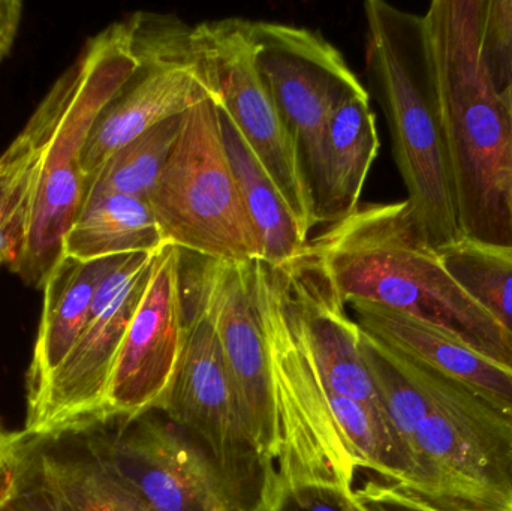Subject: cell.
Listing matches in <instances>:
<instances>
[{
    "label": "cell",
    "instance_id": "obj_7",
    "mask_svg": "<svg viewBox=\"0 0 512 511\" xmlns=\"http://www.w3.org/2000/svg\"><path fill=\"white\" fill-rule=\"evenodd\" d=\"M147 201L165 246L227 263L262 261L210 93L183 116Z\"/></svg>",
    "mask_w": 512,
    "mask_h": 511
},
{
    "label": "cell",
    "instance_id": "obj_28",
    "mask_svg": "<svg viewBox=\"0 0 512 511\" xmlns=\"http://www.w3.org/2000/svg\"><path fill=\"white\" fill-rule=\"evenodd\" d=\"M0 511H71L59 495L54 494L47 486H30L18 489L17 494L0 509Z\"/></svg>",
    "mask_w": 512,
    "mask_h": 511
},
{
    "label": "cell",
    "instance_id": "obj_6",
    "mask_svg": "<svg viewBox=\"0 0 512 511\" xmlns=\"http://www.w3.org/2000/svg\"><path fill=\"white\" fill-rule=\"evenodd\" d=\"M74 90L45 147L23 254L12 272L42 290L63 254L65 236L77 218L87 179L83 153L99 114L138 69L128 18L92 36L74 62Z\"/></svg>",
    "mask_w": 512,
    "mask_h": 511
},
{
    "label": "cell",
    "instance_id": "obj_22",
    "mask_svg": "<svg viewBox=\"0 0 512 511\" xmlns=\"http://www.w3.org/2000/svg\"><path fill=\"white\" fill-rule=\"evenodd\" d=\"M38 480L71 511H156L131 483L89 452L86 456L44 453Z\"/></svg>",
    "mask_w": 512,
    "mask_h": 511
},
{
    "label": "cell",
    "instance_id": "obj_5",
    "mask_svg": "<svg viewBox=\"0 0 512 511\" xmlns=\"http://www.w3.org/2000/svg\"><path fill=\"white\" fill-rule=\"evenodd\" d=\"M366 68L387 117L409 207L436 251L462 239L423 15L367 0Z\"/></svg>",
    "mask_w": 512,
    "mask_h": 511
},
{
    "label": "cell",
    "instance_id": "obj_23",
    "mask_svg": "<svg viewBox=\"0 0 512 511\" xmlns=\"http://www.w3.org/2000/svg\"><path fill=\"white\" fill-rule=\"evenodd\" d=\"M438 254L454 281L512 339V249L460 239Z\"/></svg>",
    "mask_w": 512,
    "mask_h": 511
},
{
    "label": "cell",
    "instance_id": "obj_12",
    "mask_svg": "<svg viewBox=\"0 0 512 511\" xmlns=\"http://www.w3.org/2000/svg\"><path fill=\"white\" fill-rule=\"evenodd\" d=\"M256 65L294 141L310 189L321 171L325 129L340 105L367 89L322 33L254 21Z\"/></svg>",
    "mask_w": 512,
    "mask_h": 511
},
{
    "label": "cell",
    "instance_id": "obj_20",
    "mask_svg": "<svg viewBox=\"0 0 512 511\" xmlns=\"http://www.w3.org/2000/svg\"><path fill=\"white\" fill-rule=\"evenodd\" d=\"M216 104V102H215ZM225 149L239 183L243 203L262 246V261L271 267L285 266L309 245L270 174L265 170L227 113L216 104Z\"/></svg>",
    "mask_w": 512,
    "mask_h": 511
},
{
    "label": "cell",
    "instance_id": "obj_18",
    "mask_svg": "<svg viewBox=\"0 0 512 511\" xmlns=\"http://www.w3.org/2000/svg\"><path fill=\"white\" fill-rule=\"evenodd\" d=\"M75 78L77 68L72 63L0 155V266L9 270L23 254L42 156L71 98Z\"/></svg>",
    "mask_w": 512,
    "mask_h": 511
},
{
    "label": "cell",
    "instance_id": "obj_13",
    "mask_svg": "<svg viewBox=\"0 0 512 511\" xmlns=\"http://www.w3.org/2000/svg\"><path fill=\"white\" fill-rule=\"evenodd\" d=\"M90 455L110 465L156 511H248L242 488L173 423L152 413L93 437Z\"/></svg>",
    "mask_w": 512,
    "mask_h": 511
},
{
    "label": "cell",
    "instance_id": "obj_14",
    "mask_svg": "<svg viewBox=\"0 0 512 511\" xmlns=\"http://www.w3.org/2000/svg\"><path fill=\"white\" fill-rule=\"evenodd\" d=\"M182 251L164 246L152 278L129 324L111 375L108 423L132 422L162 411L182 360L186 341Z\"/></svg>",
    "mask_w": 512,
    "mask_h": 511
},
{
    "label": "cell",
    "instance_id": "obj_24",
    "mask_svg": "<svg viewBox=\"0 0 512 511\" xmlns=\"http://www.w3.org/2000/svg\"><path fill=\"white\" fill-rule=\"evenodd\" d=\"M183 116L159 123L117 150L90 177L86 195L119 194L149 200L179 137Z\"/></svg>",
    "mask_w": 512,
    "mask_h": 511
},
{
    "label": "cell",
    "instance_id": "obj_29",
    "mask_svg": "<svg viewBox=\"0 0 512 511\" xmlns=\"http://www.w3.org/2000/svg\"><path fill=\"white\" fill-rule=\"evenodd\" d=\"M23 18L20 0H0V63L11 53Z\"/></svg>",
    "mask_w": 512,
    "mask_h": 511
},
{
    "label": "cell",
    "instance_id": "obj_1",
    "mask_svg": "<svg viewBox=\"0 0 512 511\" xmlns=\"http://www.w3.org/2000/svg\"><path fill=\"white\" fill-rule=\"evenodd\" d=\"M361 347L417 474L403 491L439 511H512V414L364 332Z\"/></svg>",
    "mask_w": 512,
    "mask_h": 511
},
{
    "label": "cell",
    "instance_id": "obj_19",
    "mask_svg": "<svg viewBox=\"0 0 512 511\" xmlns=\"http://www.w3.org/2000/svg\"><path fill=\"white\" fill-rule=\"evenodd\" d=\"M379 147L369 92L352 96L337 108L325 129L321 171L313 191L316 227L336 224L360 207Z\"/></svg>",
    "mask_w": 512,
    "mask_h": 511
},
{
    "label": "cell",
    "instance_id": "obj_3",
    "mask_svg": "<svg viewBox=\"0 0 512 511\" xmlns=\"http://www.w3.org/2000/svg\"><path fill=\"white\" fill-rule=\"evenodd\" d=\"M486 0H435L423 15L462 239L512 249V89L483 48Z\"/></svg>",
    "mask_w": 512,
    "mask_h": 511
},
{
    "label": "cell",
    "instance_id": "obj_27",
    "mask_svg": "<svg viewBox=\"0 0 512 511\" xmlns=\"http://www.w3.org/2000/svg\"><path fill=\"white\" fill-rule=\"evenodd\" d=\"M26 434L0 431V509L17 494Z\"/></svg>",
    "mask_w": 512,
    "mask_h": 511
},
{
    "label": "cell",
    "instance_id": "obj_10",
    "mask_svg": "<svg viewBox=\"0 0 512 511\" xmlns=\"http://www.w3.org/2000/svg\"><path fill=\"white\" fill-rule=\"evenodd\" d=\"M128 20L138 69L90 132L83 153L87 182L117 150L209 95L192 48V27L152 12H135Z\"/></svg>",
    "mask_w": 512,
    "mask_h": 511
},
{
    "label": "cell",
    "instance_id": "obj_26",
    "mask_svg": "<svg viewBox=\"0 0 512 511\" xmlns=\"http://www.w3.org/2000/svg\"><path fill=\"white\" fill-rule=\"evenodd\" d=\"M354 495L366 511H439L385 480H367L360 488H354Z\"/></svg>",
    "mask_w": 512,
    "mask_h": 511
},
{
    "label": "cell",
    "instance_id": "obj_8",
    "mask_svg": "<svg viewBox=\"0 0 512 511\" xmlns=\"http://www.w3.org/2000/svg\"><path fill=\"white\" fill-rule=\"evenodd\" d=\"M192 48L207 92L233 120L309 236L316 227L312 189L256 65L254 21L233 17L197 24Z\"/></svg>",
    "mask_w": 512,
    "mask_h": 511
},
{
    "label": "cell",
    "instance_id": "obj_4",
    "mask_svg": "<svg viewBox=\"0 0 512 511\" xmlns=\"http://www.w3.org/2000/svg\"><path fill=\"white\" fill-rule=\"evenodd\" d=\"M307 248L346 306L372 303L417 318L512 371V339L447 272L408 201L360 206Z\"/></svg>",
    "mask_w": 512,
    "mask_h": 511
},
{
    "label": "cell",
    "instance_id": "obj_9",
    "mask_svg": "<svg viewBox=\"0 0 512 511\" xmlns=\"http://www.w3.org/2000/svg\"><path fill=\"white\" fill-rule=\"evenodd\" d=\"M156 254L128 255L99 285L80 341L41 404L26 414V437L57 440L107 425L111 375L152 278Z\"/></svg>",
    "mask_w": 512,
    "mask_h": 511
},
{
    "label": "cell",
    "instance_id": "obj_25",
    "mask_svg": "<svg viewBox=\"0 0 512 511\" xmlns=\"http://www.w3.org/2000/svg\"><path fill=\"white\" fill-rule=\"evenodd\" d=\"M251 511H366L354 488L339 483L294 482L271 470L262 471Z\"/></svg>",
    "mask_w": 512,
    "mask_h": 511
},
{
    "label": "cell",
    "instance_id": "obj_16",
    "mask_svg": "<svg viewBox=\"0 0 512 511\" xmlns=\"http://www.w3.org/2000/svg\"><path fill=\"white\" fill-rule=\"evenodd\" d=\"M126 257L93 261L63 257L48 276L41 290V321L26 374L27 413L41 404L57 372L80 341L99 285Z\"/></svg>",
    "mask_w": 512,
    "mask_h": 511
},
{
    "label": "cell",
    "instance_id": "obj_17",
    "mask_svg": "<svg viewBox=\"0 0 512 511\" xmlns=\"http://www.w3.org/2000/svg\"><path fill=\"white\" fill-rule=\"evenodd\" d=\"M355 323L376 341L462 381L512 414V371L450 333L372 303H351Z\"/></svg>",
    "mask_w": 512,
    "mask_h": 511
},
{
    "label": "cell",
    "instance_id": "obj_2",
    "mask_svg": "<svg viewBox=\"0 0 512 511\" xmlns=\"http://www.w3.org/2000/svg\"><path fill=\"white\" fill-rule=\"evenodd\" d=\"M251 273L279 425V455L270 470L294 482L348 488L367 471L414 488V464L384 411L337 395L307 359L279 267L254 261Z\"/></svg>",
    "mask_w": 512,
    "mask_h": 511
},
{
    "label": "cell",
    "instance_id": "obj_11",
    "mask_svg": "<svg viewBox=\"0 0 512 511\" xmlns=\"http://www.w3.org/2000/svg\"><path fill=\"white\" fill-rule=\"evenodd\" d=\"M251 264L182 251L180 279L183 302L201 309L215 326L259 467L270 470L279 455V425Z\"/></svg>",
    "mask_w": 512,
    "mask_h": 511
},
{
    "label": "cell",
    "instance_id": "obj_21",
    "mask_svg": "<svg viewBox=\"0 0 512 511\" xmlns=\"http://www.w3.org/2000/svg\"><path fill=\"white\" fill-rule=\"evenodd\" d=\"M164 246L149 201L119 194H90L66 233L63 254L93 261L156 254Z\"/></svg>",
    "mask_w": 512,
    "mask_h": 511
},
{
    "label": "cell",
    "instance_id": "obj_15",
    "mask_svg": "<svg viewBox=\"0 0 512 511\" xmlns=\"http://www.w3.org/2000/svg\"><path fill=\"white\" fill-rule=\"evenodd\" d=\"M185 305L182 360L162 413L197 441L242 488L258 459L249 440L218 333L201 309ZM259 465V464H258Z\"/></svg>",
    "mask_w": 512,
    "mask_h": 511
}]
</instances>
